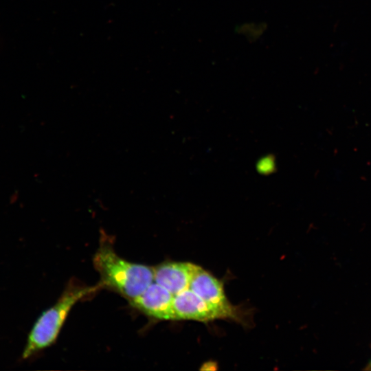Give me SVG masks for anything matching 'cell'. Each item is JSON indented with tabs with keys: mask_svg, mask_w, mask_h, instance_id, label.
<instances>
[{
	"mask_svg": "<svg viewBox=\"0 0 371 371\" xmlns=\"http://www.w3.org/2000/svg\"><path fill=\"white\" fill-rule=\"evenodd\" d=\"M103 288L111 289L128 300L142 293L154 282L153 267L119 256L109 241H102L93 259Z\"/></svg>",
	"mask_w": 371,
	"mask_h": 371,
	"instance_id": "6da1fadb",
	"label": "cell"
},
{
	"mask_svg": "<svg viewBox=\"0 0 371 371\" xmlns=\"http://www.w3.org/2000/svg\"><path fill=\"white\" fill-rule=\"evenodd\" d=\"M103 288L99 283L87 286L74 280L57 302L38 317L30 330L21 359L27 360L52 345L56 340L72 307L80 300Z\"/></svg>",
	"mask_w": 371,
	"mask_h": 371,
	"instance_id": "7a4b0ae2",
	"label": "cell"
},
{
	"mask_svg": "<svg viewBox=\"0 0 371 371\" xmlns=\"http://www.w3.org/2000/svg\"><path fill=\"white\" fill-rule=\"evenodd\" d=\"M189 289L216 309L222 318L239 317L238 311L225 295L223 284L199 266L196 265Z\"/></svg>",
	"mask_w": 371,
	"mask_h": 371,
	"instance_id": "3957f363",
	"label": "cell"
},
{
	"mask_svg": "<svg viewBox=\"0 0 371 371\" xmlns=\"http://www.w3.org/2000/svg\"><path fill=\"white\" fill-rule=\"evenodd\" d=\"M174 295L153 282L130 304L145 315L161 320H177L173 306Z\"/></svg>",
	"mask_w": 371,
	"mask_h": 371,
	"instance_id": "277c9868",
	"label": "cell"
},
{
	"mask_svg": "<svg viewBox=\"0 0 371 371\" xmlns=\"http://www.w3.org/2000/svg\"><path fill=\"white\" fill-rule=\"evenodd\" d=\"M196 265L183 262H166L153 267L154 282L174 295L189 289Z\"/></svg>",
	"mask_w": 371,
	"mask_h": 371,
	"instance_id": "5b68a950",
	"label": "cell"
},
{
	"mask_svg": "<svg viewBox=\"0 0 371 371\" xmlns=\"http://www.w3.org/2000/svg\"><path fill=\"white\" fill-rule=\"evenodd\" d=\"M173 306L177 320L192 319L208 322L222 318L216 309L190 289L174 295Z\"/></svg>",
	"mask_w": 371,
	"mask_h": 371,
	"instance_id": "8992f818",
	"label": "cell"
},
{
	"mask_svg": "<svg viewBox=\"0 0 371 371\" xmlns=\"http://www.w3.org/2000/svg\"><path fill=\"white\" fill-rule=\"evenodd\" d=\"M369 367H370V369H371V362H370V363L369 364Z\"/></svg>",
	"mask_w": 371,
	"mask_h": 371,
	"instance_id": "52a82bcc",
	"label": "cell"
}]
</instances>
